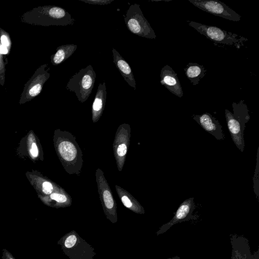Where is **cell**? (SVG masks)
<instances>
[{
    "instance_id": "23",
    "label": "cell",
    "mask_w": 259,
    "mask_h": 259,
    "mask_svg": "<svg viewBox=\"0 0 259 259\" xmlns=\"http://www.w3.org/2000/svg\"><path fill=\"white\" fill-rule=\"evenodd\" d=\"M1 41L3 45L8 47L9 46V42L6 35H2L1 37Z\"/></svg>"
},
{
    "instance_id": "3",
    "label": "cell",
    "mask_w": 259,
    "mask_h": 259,
    "mask_svg": "<svg viewBox=\"0 0 259 259\" xmlns=\"http://www.w3.org/2000/svg\"><path fill=\"white\" fill-rule=\"evenodd\" d=\"M96 73L93 66L89 65L72 76L66 89L74 92L80 102H85L90 97L96 81Z\"/></svg>"
},
{
    "instance_id": "9",
    "label": "cell",
    "mask_w": 259,
    "mask_h": 259,
    "mask_svg": "<svg viewBox=\"0 0 259 259\" xmlns=\"http://www.w3.org/2000/svg\"><path fill=\"white\" fill-rule=\"evenodd\" d=\"M55 142L56 148L63 163L67 164L75 163L79 159V148L73 142L67 139H60Z\"/></svg>"
},
{
    "instance_id": "7",
    "label": "cell",
    "mask_w": 259,
    "mask_h": 259,
    "mask_svg": "<svg viewBox=\"0 0 259 259\" xmlns=\"http://www.w3.org/2000/svg\"><path fill=\"white\" fill-rule=\"evenodd\" d=\"M195 208L194 198L184 200L177 210L174 217L167 223L162 225L156 232L157 236L166 232L174 225L185 221L197 220V217L193 215Z\"/></svg>"
},
{
    "instance_id": "24",
    "label": "cell",
    "mask_w": 259,
    "mask_h": 259,
    "mask_svg": "<svg viewBox=\"0 0 259 259\" xmlns=\"http://www.w3.org/2000/svg\"><path fill=\"white\" fill-rule=\"evenodd\" d=\"M8 49L6 46L3 45H0V53L2 54H7L8 53Z\"/></svg>"
},
{
    "instance_id": "5",
    "label": "cell",
    "mask_w": 259,
    "mask_h": 259,
    "mask_svg": "<svg viewBox=\"0 0 259 259\" xmlns=\"http://www.w3.org/2000/svg\"><path fill=\"white\" fill-rule=\"evenodd\" d=\"M124 16L126 27L132 33L149 39H155L156 35L148 20L144 16L139 4L130 5Z\"/></svg>"
},
{
    "instance_id": "20",
    "label": "cell",
    "mask_w": 259,
    "mask_h": 259,
    "mask_svg": "<svg viewBox=\"0 0 259 259\" xmlns=\"http://www.w3.org/2000/svg\"><path fill=\"white\" fill-rule=\"evenodd\" d=\"M41 85L40 83H37L34 85L29 91V95L32 97L37 96L40 92L41 90Z\"/></svg>"
},
{
    "instance_id": "2",
    "label": "cell",
    "mask_w": 259,
    "mask_h": 259,
    "mask_svg": "<svg viewBox=\"0 0 259 259\" xmlns=\"http://www.w3.org/2000/svg\"><path fill=\"white\" fill-rule=\"evenodd\" d=\"M57 243L70 259H95L94 248L74 230L64 235Z\"/></svg>"
},
{
    "instance_id": "4",
    "label": "cell",
    "mask_w": 259,
    "mask_h": 259,
    "mask_svg": "<svg viewBox=\"0 0 259 259\" xmlns=\"http://www.w3.org/2000/svg\"><path fill=\"white\" fill-rule=\"evenodd\" d=\"M188 25L200 34L215 42L234 46L239 48L247 40L246 38L236 33L228 32L219 27L207 25L192 21H187Z\"/></svg>"
},
{
    "instance_id": "17",
    "label": "cell",
    "mask_w": 259,
    "mask_h": 259,
    "mask_svg": "<svg viewBox=\"0 0 259 259\" xmlns=\"http://www.w3.org/2000/svg\"><path fill=\"white\" fill-rule=\"evenodd\" d=\"M38 197L41 201L46 205L52 206L54 202H55L53 207H60L68 206L66 203H67V198L64 194L57 193H53L50 194L49 196H38Z\"/></svg>"
},
{
    "instance_id": "22",
    "label": "cell",
    "mask_w": 259,
    "mask_h": 259,
    "mask_svg": "<svg viewBox=\"0 0 259 259\" xmlns=\"http://www.w3.org/2000/svg\"><path fill=\"white\" fill-rule=\"evenodd\" d=\"M2 259H16V258L7 249L3 248V250H2Z\"/></svg>"
},
{
    "instance_id": "10",
    "label": "cell",
    "mask_w": 259,
    "mask_h": 259,
    "mask_svg": "<svg viewBox=\"0 0 259 259\" xmlns=\"http://www.w3.org/2000/svg\"><path fill=\"white\" fill-rule=\"evenodd\" d=\"M160 83L174 95L180 98L183 97V91L177 74L168 65H164L161 70Z\"/></svg>"
},
{
    "instance_id": "14",
    "label": "cell",
    "mask_w": 259,
    "mask_h": 259,
    "mask_svg": "<svg viewBox=\"0 0 259 259\" xmlns=\"http://www.w3.org/2000/svg\"><path fill=\"white\" fill-rule=\"evenodd\" d=\"M107 97L105 82L99 84L92 105V114L94 120H97L101 115L104 109Z\"/></svg>"
},
{
    "instance_id": "16",
    "label": "cell",
    "mask_w": 259,
    "mask_h": 259,
    "mask_svg": "<svg viewBox=\"0 0 259 259\" xmlns=\"http://www.w3.org/2000/svg\"><path fill=\"white\" fill-rule=\"evenodd\" d=\"M77 47L75 44L63 45L58 47L52 56L53 64L57 65L66 61L75 52Z\"/></svg>"
},
{
    "instance_id": "8",
    "label": "cell",
    "mask_w": 259,
    "mask_h": 259,
    "mask_svg": "<svg viewBox=\"0 0 259 259\" xmlns=\"http://www.w3.org/2000/svg\"><path fill=\"white\" fill-rule=\"evenodd\" d=\"M232 246L231 259H259V249L251 252L248 240L243 235H230Z\"/></svg>"
},
{
    "instance_id": "25",
    "label": "cell",
    "mask_w": 259,
    "mask_h": 259,
    "mask_svg": "<svg viewBox=\"0 0 259 259\" xmlns=\"http://www.w3.org/2000/svg\"><path fill=\"white\" fill-rule=\"evenodd\" d=\"M167 259H181V257L179 256H173L172 257H169V258H168Z\"/></svg>"
},
{
    "instance_id": "15",
    "label": "cell",
    "mask_w": 259,
    "mask_h": 259,
    "mask_svg": "<svg viewBox=\"0 0 259 259\" xmlns=\"http://www.w3.org/2000/svg\"><path fill=\"white\" fill-rule=\"evenodd\" d=\"M184 70L187 77L194 85L199 83L207 71L203 65L192 62L189 63Z\"/></svg>"
},
{
    "instance_id": "18",
    "label": "cell",
    "mask_w": 259,
    "mask_h": 259,
    "mask_svg": "<svg viewBox=\"0 0 259 259\" xmlns=\"http://www.w3.org/2000/svg\"><path fill=\"white\" fill-rule=\"evenodd\" d=\"M35 141L34 135H29L28 137V152L29 155L33 159H36L39 155V148Z\"/></svg>"
},
{
    "instance_id": "19",
    "label": "cell",
    "mask_w": 259,
    "mask_h": 259,
    "mask_svg": "<svg viewBox=\"0 0 259 259\" xmlns=\"http://www.w3.org/2000/svg\"><path fill=\"white\" fill-rule=\"evenodd\" d=\"M86 4L98 5H106L111 4L114 0H79Z\"/></svg>"
},
{
    "instance_id": "11",
    "label": "cell",
    "mask_w": 259,
    "mask_h": 259,
    "mask_svg": "<svg viewBox=\"0 0 259 259\" xmlns=\"http://www.w3.org/2000/svg\"><path fill=\"white\" fill-rule=\"evenodd\" d=\"M193 118L205 131L213 136L217 140L224 139L222 126L219 121L208 113L193 115Z\"/></svg>"
},
{
    "instance_id": "1",
    "label": "cell",
    "mask_w": 259,
    "mask_h": 259,
    "mask_svg": "<svg viewBox=\"0 0 259 259\" xmlns=\"http://www.w3.org/2000/svg\"><path fill=\"white\" fill-rule=\"evenodd\" d=\"M233 113L225 109V117L228 130L236 147L243 152L244 149V130L245 123L250 119L248 109L244 100L232 103Z\"/></svg>"
},
{
    "instance_id": "12",
    "label": "cell",
    "mask_w": 259,
    "mask_h": 259,
    "mask_svg": "<svg viewBox=\"0 0 259 259\" xmlns=\"http://www.w3.org/2000/svg\"><path fill=\"white\" fill-rule=\"evenodd\" d=\"M112 52L115 66L127 83L136 90V80L130 66L115 49L112 48Z\"/></svg>"
},
{
    "instance_id": "21",
    "label": "cell",
    "mask_w": 259,
    "mask_h": 259,
    "mask_svg": "<svg viewBox=\"0 0 259 259\" xmlns=\"http://www.w3.org/2000/svg\"><path fill=\"white\" fill-rule=\"evenodd\" d=\"M127 152V146L124 144H121L118 146L117 149V154L120 157L125 156Z\"/></svg>"
},
{
    "instance_id": "6",
    "label": "cell",
    "mask_w": 259,
    "mask_h": 259,
    "mask_svg": "<svg viewBox=\"0 0 259 259\" xmlns=\"http://www.w3.org/2000/svg\"><path fill=\"white\" fill-rule=\"evenodd\" d=\"M194 6L216 16L233 21L240 20L241 16L225 3L214 0H189Z\"/></svg>"
},
{
    "instance_id": "13",
    "label": "cell",
    "mask_w": 259,
    "mask_h": 259,
    "mask_svg": "<svg viewBox=\"0 0 259 259\" xmlns=\"http://www.w3.org/2000/svg\"><path fill=\"white\" fill-rule=\"evenodd\" d=\"M26 175L31 185L38 193H40L38 196H47L53 192L54 187L52 184L38 176L36 171L27 172Z\"/></svg>"
}]
</instances>
